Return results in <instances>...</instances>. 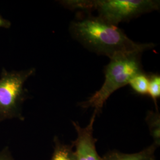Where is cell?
<instances>
[{"label": "cell", "mask_w": 160, "mask_h": 160, "mask_svg": "<svg viewBox=\"0 0 160 160\" xmlns=\"http://www.w3.org/2000/svg\"><path fill=\"white\" fill-rule=\"evenodd\" d=\"M53 142L54 150L50 160H75L72 145L62 142L57 137L54 138Z\"/></svg>", "instance_id": "52a82bcc"}, {"label": "cell", "mask_w": 160, "mask_h": 160, "mask_svg": "<svg viewBox=\"0 0 160 160\" xmlns=\"http://www.w3.org/2000/svg\"><path fill=\"white\" fill-rule=\"evenodd\" d=\"M97 113L94 111L89 123L82 128L77 122L72 121L77 134V138L72 142L74 148L75 160H103L97 152L96 143L97 139L93 137V126Z\"/></svg>", "instance_id": "5b68a950"}, {"label": "cell", "mask_w": 160, "mask_h": 160, "mask_svg": "<svg viewBox=\"0 0 160 160\" xmlns=\"http://www.w3.org/2000/svg\"><path fill=\"white\" fill-rule=\"evenodd\" d=\"M157 147L154 143L141 151L133 154H125L118 151H109L102 157L103 160H157L155 152Z\"/></svg>", "instance_id": "8992f818"}, {"label": "cell", "mask_w": 160, "mask_h": 160, "mask_svg": "<svg viewBox=\"0 0 160 160\" xmlns=\"http://www.w3.org/2000/svg\"><path fill=\"white\" fill-rule=\"evenodd\" d=\"M133 92L140 95H148L149 86L148 75L143 72L135 75L129 84Z\"/></svg>", "instance_id": "9c48e42d"}, {"label": "cell", "mask_w": 160, "mask_h": 160, "mask_svg": "<svg viewBox=\"0 0 160 160\" xmlns=\"http://www.w3.org/2000/svg\"><path fill=\"white\" fill-rule=\"evenodd\" d=\"M149 76L148 95L152 98L157 110V100L160 97V76L158 74H152Z\"/></svg>", "instance_id": "30bf717a"}, {"label": "cell", "mask_w": 160, "mask_h": 160, "mask_svg": "<svg viewBox=\"0 0 160 160\" xmlns=\"http://www.w3.org/2000/svg\"><path fill=\"white\" fill-rule=\"evenodd\" d=\"M69 32L87 49L110 59L118 53H142L154 47L153 43H136L118 26L92 16L72 22Z\"/></svg>", "instance_id": "6da1fadb"}, {"label": "cell", "mask_w": 160, "mask_h": 160, "mask_svg": "<svg viewBox=\"0 0 160 160\" xmlns=\"http://www.w3.org/2000/svg\"><path fill=\"white\" fill-rule=\"evenodd\" d=\"M12 23L10 21L6 19L0 14V28L8 29L11 27Z\"/></svg>", "instance_id": "7c38bea8"}, {"label": "cell", "mask_w": 160, "mask_h": 160, "mask_svg": "<svg viewBox=\"0 0 160 160\" xmlns=\"http://www.w3.org/2000/svg\"><path fill=\"white\" fill-rule=\"evenodd\" d=\"M35 73V69L8 71L0 76V122L12 119L24 120L22 105L28 98L24 84Z\"/></svg>", "instance_id": "277c9868"}, {"label": "cell", "mask_w": 160, "mask_h": 160, "mask_svg": "<svg viewBox=\"0 0 160 160\" xmlns=\"http://www.w3.org/2000/svg\"><path fill=\"white\" fill-rule=\"evenodd\" d=\"M150 134L153 138V143L158 147L160 145V115L158 110L149 111L146 117Z\"/></svg>", "instance_id": "ba28073f"}, {"label": "cell", "mask_w": 160, "mask_h": 160, "mask_svg": "<svg viewBox=\"0 0 160 160\" xmlns=\"http://www.w3.org/2000/svg\"><path fill=\"white\" fill-rule=\"evenodd\" d=\"M141 52L121 53L110 59L105 68V79L102 87L86 101L79 103L82 108H93L98 114L102 112L107 100L115 91L129 84L136 75L143 72Z\"/></svg>", "instance_id": "7a4b0ae2"}, {"label": "cell", "mask_w": 160, "mask_h": 160, "mask_svg": "<svg viewBox=\"0 0 160 160\" xmlns=\"http://www.w3.org/2000/svg\"><path fill=\"white\" fill-rule=\"evenodd\" d=\"M71 10L96 11L97 17L118 26L143 14L160 9V1L154 0H66L60 1Z\"/></svg>", "instance_id": "3957f363"}, {"label": "cell", "mask_w": 160, "mask_h": 160, "mask_svg": "<svg viewBox=\"0 0 160 160\" xmlns=\"http://www.w3.org/2000/svg\"><path fill=\"white\" fill-rule=\"evenodd\" d=\"M0 160H15L8 147H5L0 151Z\"/></svg>", "instance_id": "8fae6325"}]
</instances>
